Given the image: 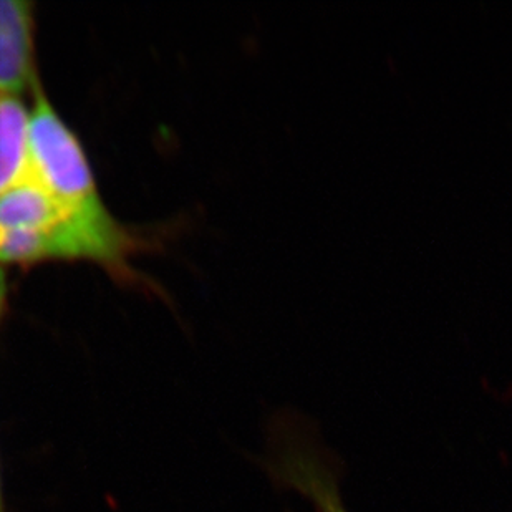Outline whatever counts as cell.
Segmentation results:
<instances>
[{
	"label": "cell",
	"instance_id": "cell-1",
	"mask_svg": "<svg viewBox=\"0 0 512 512\" xmlns=\"http://www.w3.org/2000/svg\"><path fill=\"white\" fill-rule=\"evenodd\" d=\"M135 239L107 206L78 208L27 176L0 196V264L92 261L125 271Z\"/></svg>",
	"mask_w": 512,
	"mask_h": 512
},
{
	"label": "cell",
	"instance_id": "cell-3",
	"mask_svg": "<svg viewBox=\"0 0 512 512\" xmlns=\"http://www.w3.org/2000/svg\"><path fill=\"white\" fill-rule=\"evenodd\" d=\"M37 87L32 4L0 0V95L19 97Z\"/></svg>",
	"mask_w": 512,
	"mask_h": 512
},
{
	"label": "cell",
	"instance_id": "cell-7",
	"mask_svg": "<svg viewBox=\"0 0 512 512\" xmlns=\"http://www.w3.org/2000/svg\"><path fill=\"white\" fill-rule=\"evenodd\" d=\"M0 512H4V501H2V491H0Z\"/></svg>",
	"mask_w": 512,
	"mask_h": 512
},
{
	"label": "cell",
	"instance_id": "cell-5",
	"mask_svg": "<svg viewBox=\"0 0 512 512\" xmlns=\"http://www.w3.org/2000/svg\"><path fill=\"white\" fill-rule=\"evenodd\" d=\"M312 491H314V496L320 504H322V508L325 509V512H343L342 508H340V503L337 499L332 498L330 496L329 491L324 488H317V486H312Z\"/></svg>",
	"mask_w": 512,
	"mask_h": 512
},
{
	"label": "cell",
	"instance_id": "cell-6",
	"mask_svg": "<svg viewBox=\"0 0 512 512\" xmlns=\"http://www.w3.org/2000/svg\"><path fill=\"white\" fill-rule=\"evenodd\" d=\"M5 295H7V281H5L4 269L0 267V314H2V309H4Z\"/></svg>",
	"mask_w": 512,
	"mask_h": 512
},
{
	"label": "cell",
	"instance_id": "cell-4",
	"mask_svg": "<svg viewBox=\"0 0 512 512\" xmlns=\"http://www.w3.org/2000/svg\"><path fill=\"white\" fill-rule=\"evenodd\" d=\"M30 108L0 95V196L29 176Z\"/></svg>",
	"mask_w": 512,
	"mask_h": 512
},
{
	"label": "cell",
	"instance_id": "cell-2",
	"mask_svg": "<svg viewBox=\"0 0 512 512\" xmlns=\"http://www.w3.org/2000/svg\"><path fill=\"white\" fill-rule=\"evenodd\" d=\"M29 176L62 203L78 208L103 204L87 155L40 87L30 108Z\"/></svg>",
	"mask_w": 512,
	"mask_h": 512
}]
</instances>
